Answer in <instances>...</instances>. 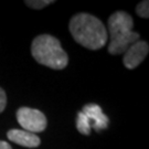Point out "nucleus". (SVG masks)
I'll use <instances>...</instances> for the list:
<instances>
[{"mask_svg": "<svg viewBox=\"0 0 149 149\" xmlns=\"http://www.w3.org/2000/svg\"><path fill=\"white\" fill-rule=\"evenodd\" d=\"M69 29L75 42L88 50H100L108 40V32L104 23L86 12H80L72 17Z\"/></svg>", "mask_w": 149, "mask_h": 149, "instance_id": "obj_1", "label": "nucleus"}, {"mask_svg": "<svg viewBox=\"0 0 149 149\" xmlns=\"http://www.w3.org/2000/svg\"><path fill=\"white\" fill-rule=\"evenodd\" d=\"M107 26L109 31V44L107 51L113 55L125 53L133 43L139 40V33L133 31V17L126 11H116L111 15Z\"/></svg>", "mask_w": 149, "mask_h": 149, "instance_id": "obj_2", "label": "nucleus"}, {"mask_svg": "<svg viewBox=\"0 0 149 149\" xmlns=\"http://www.w3.org/2000/svg\"><path fill=\"white\" fill-rule=\"evenodd\" d=\"M31 54L39 64L53 70H63L69 63L68 53L62 48L60 40L50 34L34 38L31 44Z\"/></svg>", "mask_w": 149, "mask_h": 149, "instance_id": "obj_3", "label": "nucleus"}, {"mask_svg": "<svg viewBox=\"0 0 149 149\" xmlns=\"http://www.w3.org/2000/svg\"><path fill=\"white\" fill-rule=\"evenodd\" d=\"M17 120L23 130L36 135L43 132L48 125L45 115L41 111L30 107H20L17 111Z\"/></svg>", "mask_w": 149, "mask_h": 149, "instance_id": "obj_4", "label": "nucleus"}, {"mask_svg": "<svg viewBox=\"0 0 149 149\" xmlns=\"http://www.w3.org/2000/svg\"><path fill=\"white\" fill-rule=\"evenodd\" d=\"M149 52V45L147 42L138 40L133 43L124 53L123 62L125 68L128 70H134L145 60Z\"/></svg>", "mask_w": 149, "mask_h": 149, "instance_id": "obj_5", "label": "nucleus"}, {"mask_svg": "<svg viewBox=\"0 0 149 149\" xmlns=\"http://www.w3.org/2000/svg\"><path fill=\"white\" fill-rule=\"evenodd\" d=\"M82 112L85 114L91 123V127L95 130L96 133H101L102 130L106 129L109 124V119L106 115L103 113V109L100 105L95 103L86 104L83 107Z\"/></svg>", "mask_w": 149, "mask_h": 149, "instance_id": "obj_6", "label": "nucleus"}, {"mask_svg": "<svg viewBox=\"0 0 149 149\" xmlns=\"http://www.w3.org/2000/svg\"><path fill=\"white\" fill-rule=\"evenodd\" d=\"M7 137L12 143L27 148H37L41 144V139L38 135L23 129H10L7 133Z\"/></svg>", "mask_w": 149, "mask_h": 149, "instance_id": "obj_7", "label": "nucleus"}, {"mask_svg": "<svg viewBox=\"0 0 149 149\" xmlns=\"http://www.w3.org/2000/svg\"><path fill=\"white\" fill-rule=\"evenodd\" d=\"M76 128L82 135H90L92 127L88 118L85 116V114L82 112L77 113V119H76Z\"/></svg>", "mask_w": 149, "mask_h": 149, "instance_id": "obj_8", "label": "nucleus"}, {"mask_svg": "<svg viewBox=\"0 0 149 149\" xmlns=\"http://www.w3.org/2000/svg\"><path fill=\"white\" fill-rule=\"evenodd\" d=\"M54 2H55L54 0H26V1H24V3H26L29 8L37 9V10L43 9V8L48 7L49 5H52Z\"/></svg>", "mask_w": 149, "mask_h": 149, "instance_id": "obj_9", "label": "nucleus"}, {"mask_svg": "<svg viewBox=\"0 0 149 149\" xmlns=\"http://www.w3.org/2000/svg\"><path fill=\"white\" fill-rule=\"evenodd\" d=\"M136 13L137 16L143 18V19H148L149 18V1L148 0H144L140 1L138 5L136 6Z\"/></svg>", "mask_w": 149, "mask_h": 149, "instance_id": "obj_10", "label": "nucleus"}, {"mask_svg": "<svg viewBox=\"0 0 149 149\" xmlns=\"http://www.w3.org/2000/svg\"><path fill=\"white\" fill-rule=\"evenodd\" d=\"M6 105H7V95L5 91L0 87V113L5 111Z\"/></svg>", "mask_w": 149, "mask_h": 149, "instance_id": "obj_11", "label": "nucleus"}, {"mask_svg": "<svg viewBox=\"0 0 149 149\" xmlns=\"http://www.w3.org/2000/svg\"><path fill=\"white\" fill-rule=\"evenodd\" d=\"M0 149H12V147L7 141L0 140Z\"/></svg>", "mask_w": 149, "mask_h": 149, "instance_id": "obj_12", "label": "nucleus"}]
</instances>
